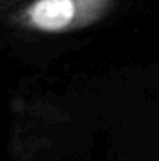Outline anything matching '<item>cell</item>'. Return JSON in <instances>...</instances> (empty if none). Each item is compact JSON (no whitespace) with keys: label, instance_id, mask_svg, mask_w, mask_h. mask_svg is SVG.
Masks as SVG:
<instances>
[{"label":"cell","instance_id":"6da1fadb","mask_svg":"<svg viewBox=\"0 0 159 161\" xmlns=\"http://www.w3.org/2000/svg\"><path fill=\"white\" fill-rule=\"evenodd\" d=\"M30 21L41 30H62L75 17L73 0H36L28 9Z\"/></svg>","mask_w":159,"mask_h":161}]
</instances>
